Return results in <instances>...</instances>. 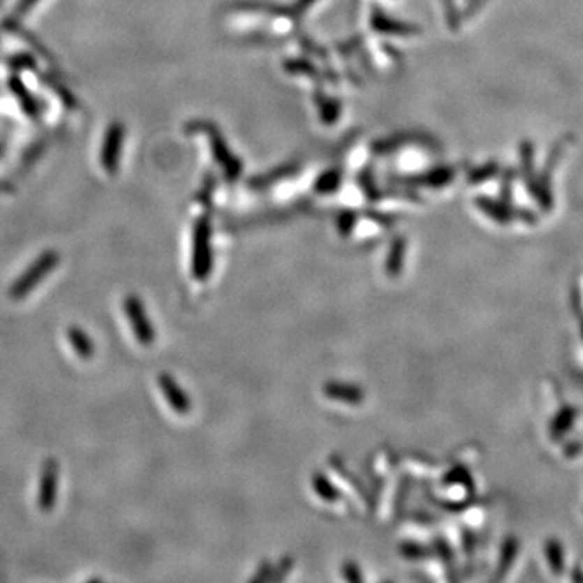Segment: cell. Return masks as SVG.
Returning <instances> with one entry per match:
<instances>
[{
	"instance_id": "obj_6",
	"label": "cell",
	"mask_w": 583,
	"mask_h": 583,
	"mask_svg": "<svg viewBox=\"0 0 583 583\" xmlns=\"http://www.w3.org/2000/svg\"><path fill=\"white\" fill-rule=\"evenodd\" d=\"M324 394H326L329 399L339 400V402L348 405H358L362 404L364 399V390L362 388L357 386V384L344 381L327 383L326 386H324Z\"/></svg>"
},
{
	"instance_id": "obj_7",
	"label": "cell",
	"mask_w": 583,
	"mask_h": 583,
	"mask_svg": "<svg viewBox=\"0 0 583 583\" xmlns=\"http://www.w3.org/2000/svg\"><path fill=\"white\" fill-rule=\"evenodd\" d=\"M67 337L73 352L77 353L80 358L88 360L94 357V342L93 339L88 336V332H84L83 329L78 326H72L68 329Z\"/></svg>"
},
{
	"instance_id": "obj_10",
	"label": "cell",
	"mask_w": 583,
	"mask_h": 583,
	"mask_svg": "<svg viewBox=\"0 0 583 583\" xmlns=\"http://www.w3.org/2000/svg\"><path fill=\"white\" fill-rule=\"evenodd\" d=\"M546 556L547 562H549L551 569L554 574H561L564 570V551H562V546L559 541L549 540L546 543Z\"/></svg>"
},
{
	"instance_id": "obj_12",
	"label": "cell",
	"mask_w": 583,
	"mask_h": 583,
	"mask_svg": "<svg viewBox=\"0 0 583 583\" xmlns=\"http://www.w3.org/2000/svg\"><path fill=\"white\" fill-rule=\"evenodd\" d=\"M515 554H517V541L514 538H507L504 541L503 551H501V559H499L501 574H504V572L509 570V567L515 559Z\"/></svg>"
},
{
	"instance_id": "obj_13",
	"label": "cell",
	"mask_w": 583,
	"mask_h": 583,
	"mask_svg": "<svg viewBox=\"0 0 583 583\" xmlns=\"http://www.w3.org/2000/svg\"><path fill=\"white\" fill-rule=\"evenodd\" d=\"M404 266V243H397V245H394V250L392 253L389 255V260H388V274L389 276H397L402 270Z\"/></svg>"
},
{
	"instance_id": "obj_14",
	"label": "cell",
	"mask_w": 583,
	"mask_h": 583,
	"mask_svg": "<svg viewBox=\"0 0 583 583\" xmlns=\"http://www.w3.org/2000/svg\"><path fill=\"white\" fill-rule=\"evenodd\" d=\"M342 575L344 579L348 582H360L363 579L362 570H360V567L355 564V562H346V564H344Z\"/></svg>"
},
{
	"instance_id": "obj_8",
	"label": "cell",
	"mask_w": 583,
	"mask_h": 583,
	"mask_svg": "<svg viewBox=\"0 0 583 583\" xmlns=\"http://www.w3.org/2000/svg\"><path fill=\"white\" fill-rule=\"evenodd\" d=\"M313 489L319 498L327 501V503H336L337 499H341V491H339L336 486H334L326 475L316 473L313 476Z\"/></svg>"
},
{
	"instance_id": "obj_16",
	"label": "cell",
	"mask_w": 583,
	"mask_h": 583,
	"mask_svg": "<svg viewBox=\"0 0 583 583\" xmlns=\"http://www.w3.org/2000/svg\"><path fill=\"white\" fill-rule=\"evenodd\" d=\"M582 331H583V327H582Z\"/></svg>"
},
{
	"instance_id": "obj_9",
	"label": "cell",
	"mask_w": 583,
	"mask_h": 583,
	"mask_svg": "<svg viewBox=\"0 0 583 583\" xmlns=\"http://www.w3.org/2000/svg\"><path fill=\"white\" fill-rule=\"evenodd\" d=\"M577 418V410L572 408V407H566L562 408L559 413L556 415V418L552 420L551 423V436L554 439L561 438V436H564L567 431L572 428V425H574Z\"/></svg>"
},
{
	"instance_id": "obj_15",
	"label": "cell",
	"mask_w": 583,
	"mask_h": 583,
	"mask_svg": "<svg viewBox=\"0 0 583 583\" xmlns=\"http://www.w3.org/2000/svg\"><path fill=\"white\" fill-rule=\"evenodd\" d=\"M402 552L405 556L408 557V559H420V557L423 556V552H425V549L422 546L420 545H417V543H407V545H404L402 546Z\"/></svg>"
},
{
	"instance_id": "obj_4",
	"label": "cell",
	"mask_w": 583,
	"mask_h": 583,
	"mask_svg": "<svg viewBox=\"0 0 583 583\" xmlns=\"http://www.w3.org/2000/svg\"><path fill=\"white\" fill-rule=\"evenodd\" d=\"M59 496V464L54 459L45 460L40 471L38 504L43 512L54 510Z\"/></svg>"
},
{
	"instance_id": "obj_3",
	"label": "cell",
	"mask_w": 583,
	"mask_h": 583,
	"mask_svg": "<svg viewBox=\"0 0 583 583\" xmlns=\"http://www.w3.org/2000/svg\"><path fill=\"white\" fill-rule=\"evenodd\" d=\"M212 267V255L209 245V229L202 222L198 226L195 235V248H193V261H191V274L198 281H205L209 277Z\"/></svg>"
},
{
	"instance_id": "obj_11",
	"label": "cell",
	"mask_w": 583,
	"mask_h": 583,
	"mask_svg": "<svg viewBox=\"0 0 583 583\" xmlns=\"http://www.w3.org/2000/svg\"><path fill=\"white\" fill-rule=\"evenodd\" d=\"M478 205L481 206V209H483L486 214L491 216L493 219H496L498 222H501V224H507V222L510 221L509 209L498 205V202L489 201V200H481Z\"/></svg>"
},
{
	"instance_id": "obj_5",
	"label": "cell",
	"mask_w": 583,
	"mask_h": 583,
	"mask_svg": "<svg viewBox=\"0 0 583 583\" xmlns=\"http://www.w3.org/2000/svg\"><path fill=\"white\" fill-rule=\"evenodd\" d=\"M159 388L161 392L164 395L167 404L170 405V408L177 412L179 415H186L191 410V400L189 394L185 392L184 389L180 388V384L175 381L170 374L162 373L159 376Z\"/></svg>"
},
{
	"instance_id": "obj_1",
	"label": "cell",
	"mask_w": 583,
	"mask_h": 583,
	"mask_svg": "<svg viewBox=\"0 0 583 583\" xmlns=\"http://www.w3.org/2000/svg\"><path fill=\"white\" fill-rule=\"evenodd\" d=\"M59 255L55 251H44L36 258V261L20 276L10 287L8 295L13 300H23L36 288L45 277L59 265Z\"/></svg>"
},
{
	"instance_id": "obj_2",
	"label": "cell",
	"mask_w": 583,
	"mask_h": 583,
	"mask_svg": "<svg viewBox=\"0 0 583 583\" xmlns=\"http://www.w3.org/2000/svg\"><path fill=\"white\" fill-rule=\"evenodd\" d=\"M124 311L126 319H128L136 341H138L141 346H151L156 339V332L153 323H151L148 313H146L145 303L136 295H128L124 302Z\"/></svg>"
}]
</instances>
